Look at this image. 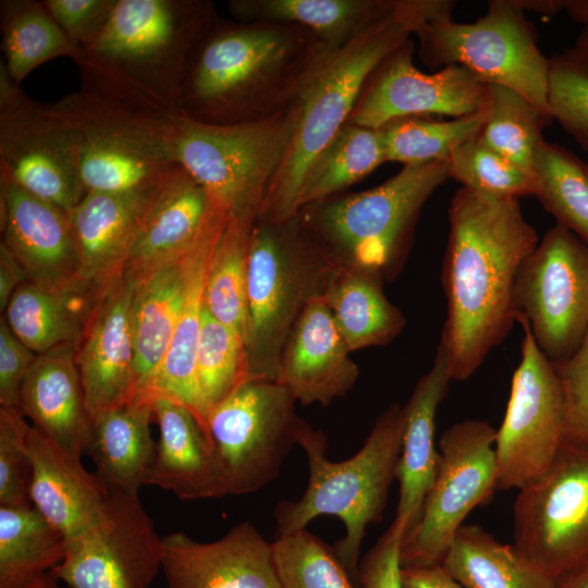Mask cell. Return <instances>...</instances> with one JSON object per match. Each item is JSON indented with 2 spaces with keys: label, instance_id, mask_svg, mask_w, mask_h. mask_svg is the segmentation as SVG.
I'll use <instances>...</instances> for the list:
<instances>
[{
  "label": "cell",
  "instance_id": "46",
  "mask_svg": "<svg viewBox=\"0 0 588 588\" xmlns=\"http://www.w3.org/2000/svg\"><path fill=\"white\" fill-rule=\"evenodd\" d=\"M548 109L588 151V49L574 47L549 58Z\"/></svg>",
  "mask_w": 588,
  "mask_h": 588
},
{
  "label": "cell",
  "instance_id": "45",
  "mask_svg": "<svg viewBox=\"0 0 588 588\" xmlns=\"http://www.w3.org/2000/svg\"><path fill=\"white\" fill-rule=\"evenodd\" d=\"M272 556L281 588H363L334 549L306 529L277 537Z\"/></svg>",
  "mask_w": 588,
  "mask_h": 588
},
{
  "label": "cell",
  "instance_id": "8",
  "mask_svg": "<svg viewBox=\"0 0 588 588\" xmlns=\"http://www.w3.org/2000/svg\"><path fill=\"white\" fill-rule=\"evenodd\" d=\"M296 118L295 101L270 118L233 125L176 117L172 124L174 162L205 188L221 211L255 221Z\"/></svg>",
  "mask_w": 588,
  "mask_h": 588
},
{
  "label": "cell",
  "instance_id": "25",
  "mask_svg": "<svg viewBox=\"0 0 588 588\" xmlns=\"http://www.w3.org/2000/svg\"><path fill=\"white\" fill-rule=\"evenodd\" d=\"M32 460V506L65 539H76L102 517L110 492L96 473L45 438L32 425L27 434Z\"/></svg>",
  "mask_w": 588,
  "mask_h": 588
},
{
  "label": "cell",
  "instance_id": "22",
  "mask_svg": "<svg viewBox=\"0 0 588 588\" xmlns=\"http://www.w3.org/2000/svg\"><path fill=\"white\" fill-rule=\"evenodd\" d=\"M323 296L298 318L283 348L280 380L302 405H328L346 395L359 375Z\"/></svg>",
  "mask_w": 588,
  "mask_h": 588
},
{
  "label": "cell",
  "instance_id": "40",
  "mask_svg": "<svg viewBox=\"0 0 588 588\" xmlns=\"http://www.w3.org/2000/svg\"><path fill=\"white\" fill-rule=\"evenodd\" d=\"M552 121L549 113L519 93L490 85L487 118L478 137L511 162L534 172L546 142L542 132Z\"/></svg>",
  "mask_w": 588,
  "mask_h": 588
},
{
  "label": "cell",
  "instance_id": "55",
  "mask_svg": "<svg viewBox=\"0 0 588 588\" xmlns=\"http://www.w3.org/2000/svg\"><path fill=\"white\" fill-rule=\"evenodd\" d=\"M558 588H588V565L559 579Z\"/></svg>",
  "mask_w": 588,
  "mask_h": 588
},
{
  "label": "cell",
  "instance_id": "33",
  "mask_svg": "<svg viewBox=\"0 0 588 588\" xmlns=\"http://www.w3.org/2000/svg\"><path fill=\"white\" fill-rule=\"evenodd\" d=\"M103 289L54 291L26 281L13 293L3 317L12 332L38 355L78 341Z\"/></svg>",
  "mask_w": 588,
  "mask_h": 588
},
{
  "label": "cell",
  "instance_id": "48",
  "mask_svg": "<svg viewBox=\"0 0 588 588\" xmlns=\"http://www.w3.org/2000/svg\"><path fill=\"white\" fill-rule=\"evenodd\" d=\"M553 364L564 399V443L588 445V332L569 357Z\"/></svg>",
  "mask_w": 588,
  "mask_h": 588
},
{
  "label": "cell",
  "instance_id": "47",
  "mask_svg": "<svg viewBox=\"0 0 588 588\" xmlns=\"http://www.w3.org/2000/svg\"><path fill=\"white\" fill-rule=\"evenodd\" d=\"M29 426L19 408L0 406V506H30Z\"/></svg>",
  "mask_w": 588,
  "mask_h": 588
},
{
  "label": "cell",
  "instance_id": "39",
  "mask_svg": "<svg viewBox=\"0 0 588 588\" xmlns=\"http://www.w3.org/2000/svg\"><path fill=\"white\" fill-rule=\"evenodd\" d=\"M255 221L226 215L210 258L204 291V306L208 313L244 340L248 249Z\"/></svg>",
  "mask_w": 588,
  "mask_h": 588
},
{
  "label": "cell",
  "instance_id": "15",
  "mask_svg": "<svg viewBox=\"0 0 588 588\" xmlns=\"http://www.w3.org/2000/svg\"><path fill=\"white\" fill-rule=\"evenodd\" d=\"M520 360L506 412L497 430V490L520 489L543 474L564 444L565 408L553 362L537 346L525 321Z\"/></svg>",
  "mask_w": 588,
  "mask_h": 588
},
{
  "label": "cell",
  "instance_id": "20",
  "mask_svg": "<svg viewBox=\"0 0 588 588\" xmlns=\"http://www.w3.org/2000/svg\"><path fill=\"white\" fill-rule=\"evenodd\" d=\"M0 229L1 242L19 260L28 281L54 291L93 286L81 278L69 213L28 193L2 173Z\"/></svg>",
  "mask_w": 588,
  "mask_h": 588
},
{
  "label": "cell",
  "instance_id": "5",
  "mask_svg": "<svg viewBox=\"0 0 588 588\" xmlns=\"http://www.w3.org/2000/svg\"><path fill=\"white\" fill-rule=\"evenodd\" d=\"M402 431L403 407L393 403L379 415L355 455L332 462L327 458L324 433L304 421L298 445L307 456L308 483L298 500L275 505L277 537L304 530L319 516L340 518L345 535L333 549L352 577L359 581L360 547L367 527L382 518L389 489L396 478Z\"/></svg>",
  "mask_w": 588,
  "mask_h": 588
},
{
  "label": "cell",
  "instance_id": "36",
  "mask_svg": "<svg viewBox=\"0 0 588 588\" xmlns=\"http://www.w3.org/2000/svg\"><path fill=\"white\" fill-rule=\"evenodd\" d=\"M66 541L32 505L0 506V588H39Z\"/></svg>",
  "mask_w": 588,
  "mask_h": 588
},
{
  "label": "cell",
  "instance_id": "30",
  "mask_svg": "<svg viewBox=\"0 0 588 588\" xmlns=\"http://www.w3.org/2000/svg\"><path fill=\"white\" fill-rule=\"evenodd\" d=\"M152 401L134 396L91 421L86 454L109 492L138 493L146 485L156 449L150 433Z\"/></svg>",
  "mask_w": 588,
  "mask_h": 588
},
{
  "label": "cell",
  "instance_id": "56",
  "mask_svg": "<svg viewBox=\"0 0 588 588\" xmlns=\"http://www.w3.org/2000/svg\"><path fill=\"white\" fill-rule=\"evenodd\" d=\"M566 12L575 22L588 25V0H568Z\"/></svg>",
  "mask_w": 588,
  "mask_h": 588
},
{
  "label": "cell",
  "instance_id": "35",
  "mask_svg": "<svg viewBox=\"0 0 588 588\" xmlns=\"http://www.w3.org/2000/svg\"><path fill=\"white\" fill-rule=\"evenodd\" d=\"M441 566L466 588H558L559 580L529 562L514 544L478 525H463Z\"/></svg>",
  "mask_w": 588,
  "mask_h": 588
},
{
  "label": "cell",
  "instance_id": "49",
  "mask_svg": "<svg viewBox=\"0 0 588 588\" xmlns=\"http://www.w3.org/2000/svg\"><path fill=\"white\" fill-rule=\"evenodd\" d=\"M66 37L79 49L103 28L117 0H42Z\"/></svg>",
  "mask_w": 588,
  "mask_h": 588
},
{
  "label": "cell",
  "instance_id": "24",
  "mask_svg": "<svg viewBox=\"0 0 588 588\" xmlns=\"http://www.w3.org/2000/svg\"><path fill=\"white\" fill-rule=\"evenodd\" d=\"M161 180L125 192H87L69 213L83 281L103 289L124 271Z\"/></svg>",
  "mask_w": 588,
  "mask_h": 588
},
{
  "label": "cell",
  "instance_id": "6",
  "mask_svg": "<svg viewBox=\"0 0 588 588\" xmlns=\"http://www.w3.org/2000/svg\"><path fill=\"white\" fill-rule=\"evenodd\" d=\"M340 266L298 213L284 221L256 219L247 264L249 380H280L292 330L308 304L326 294Z\"/></svg>",
  "mask_w": 588,
  "mask_h": 588
},
{
  "label": "cell",
  "instance_id": "26",
  "mask_svg": "<svg viewBox=\"0 0 588 588\" xmlns=\"http://www.w3.org/2000/svg\"><path fill=\"white\" fill-rule=\"evenodd\" d=\"M75 353L76 343H68L38 354L22 383L19 409L45 438L81 458L93 424Z\"/></svg>",
  "mask_w": 588,
  "mask_h": 588
},
{
  "label": "cell",
  "instance_id": "10",
  "mask_svg": "<svg viewBox=\"0 0 588 588\" xmlns=\"http://www.w3.org/2000/svg\"><path fill=\"white\" fill-rule=\"evenodd\" d=\"M524 12L515 0H491L470 23L455 22L452 13L434 16L415 33L418 57L434 71L461 65L482 83L511 88L550 114L549 58Z\"/></svg>",
  "mask_w": 588,
  "mask_h": 588
},
{
  "label": "cell",
  "instance_id": "54",
  "mask_svg": "<svg viewBox=\"0 0 588 588\" xmlns=\"http://www.w3.org/2000/svg\"><path fill=\"white\" fill-rule=\"evenodd\" d=\"M523 11H534L546 15H554L566 11L568 0H515Z\"/></svg>",
  "mask_w": 588,
  "mask_h": 588
},
{
  "label": "cell",
  "instance_id": "13",
  "mask_svg": "<svg viewBox=\"0 0 588 588\" xmlns=\"http://www.w3.org/2000/svg\"><path fill=\"white\" fill-rule=\"evenodd\" d=\"M495 434L480 419L442 432L439 470L417 524L402 542V567L441 565L464 519L497 490Z\"/></svg>",
  "mask_w": 588,
  "mask_h": 588
},
{
  "label": "cell",
  "instance_id": "42",
  "mask_svg": "<svg viewBox=\"0 0 588 588\" xmlns=\"http://www.w3.org/2000/svg\"><path fill=\"white\" fill-rule=\"evenodd\" d=\"M535 197L588 245V163L566 147L544 142L536 159Z\"/></svg>",
  "mask_w": 588,
  "mask_h": 588
},
{
  "label": "cell",
  "instance_id": "21",
  "mask_svg": "<svg viewBox=\"0 0 588 588\" xmlns=\"http://www.w3.org/2000/svg\"><path fill=\"white\" fill-rule=\"evenodd\" d=\"M161 569L168 588H281L267 541L249 522L212 542L182 531L161 538Z\"/></svg>",
  "mask_w": 588,
  "mask_h": 588
},
{
  "label": "cell",
  "instance_id": "41",
  "mask_svg": "<svg viewBox=\"0 0 588 588\" xmlns=\"http://www.w3.org/2000/svg\"><path fill=\"white\" fill-rule=\"evenodd\" d=\"M486 118L487 108L450 120L432 115L393 119L379 127L385 160L403 166L448 161L455 147L480 133Z\"/></svg>",
  "mask_w": 588,
  "mask_h": 588
},
{
  "label": "cell",
  "instance_id": "23",
  "mask_svg": "<svg viewBox=\"0 0 588 588\" xmlns=\"http://www.w3.org/2000/svg\"><path fill=\"white\" fill-rule=\"evenodd\" d=\"M218 209L205 188L181 166H174L155 193L123 272L137 282L184 256Z\"/></svg>",
  "mask_w": 588,
  "mask_h": 588
},
{
  "label": "cell",
  "instance_id": "3",
  "mask_svg": "<svg viewBox=\"0 0 588 588\" xmlns=\"http://www.w3.org/2000/svg\"><path fill=\"white\" fill-rule=\"evenodd\" d=\"M218 16L209 0H117L100 33L79 48L81 89L144 115H183L189 51Z\"/></svg>",
  "mask_w": 588,
  "mask_h": 588
},
{
  "label": "cell",
  "instance_id": "34",
  "mask_svg": "<svg viewBox=\"0 0 588 588\" xmlns=\"http://www.w3.org/2000/svg\"><path fill=\"white\" fill-rule=\"evenodd\" d=\"M376 271L340 266L323 295L351 352L382 346L396 338L406 319L384 294Z\"/></svg>",
  "mask_w": 588,
  "mask_h": 588
},
{
  "label": "cell",
  "instance_id": "19",
  "mask_svg": "<svg viewBox=\"0 0 588 588\" xmlns=\"http://www.w3.org/2000/svg\"><path fill=\"white\" fill-rule=\"evenodd\" d=\"M134 293V280L122 272L100 293L76 342L75 358L91 421L135 393Z\"/></svg>",
  "mask_w": 588,
  "mask_h": 588
},
{
  "label": "cell",
  "instance_id": "18",
  "mask_svg": "<svg viewBox=\"0 0 588 588\" xmlns=\"http://www.w3.org/2000/svg\"><path fill=\"white\" fill-rule=\"evenodd\" d=\"M415 45L408 39L369 75L347 120L379 128L408 115L460 118L488 107L490 85L461 65L425 73L413 62Z\"/></svg>",
  "mask_w": 588,
  "mask_h": 588
},
{
  "label": "cell",
  "instance_id": "29",
  "mask_svg": "<svg viewBox=\"0 0 588 588\" xmlns=\"http://www.w3.org/2000/svg\"><path fill=\"white\" fill-rule=\"evenodd\" d=\"M226 215L218 210L194 247L183 308L146 397L164 396L187 407L206 429L196 379V355L210 258Z\"/></svg>",
  "mask_w": 588,
  "mask_h": 588
},
{
  "label": "cell",
  "instance_id": "12",
  "mask_svg": "<svg viewBox=\"0 0 588 588\" xmlns=\"http://www.w3.org/2000/svg\"><path fill=\"white\" fill-rule=\"evenodd\" d=\"M513 512L514 546L537 568L559 580L588 565V445L564 443Z\"/></svg>",
  "mask_w": 588,
  "mask_h": 588
},
{
  "label": "cell",
  "instance_id": "44",
  "mask_svg": "<svg viewBox=\"0 0 588 588\" xmlns=\"http://www.w3.org/2000/svg\"><path fill=\"white\" fill-rule=\"evenodd\" d=\"M478 135L452 150L446 161L450 179L486 198L518 199L535 196V172L511 162L485 145Z\"/></svg>",
  "mask_w": 588,
  "mask_h": 588
},
{
  "label": "cell",
  "instance_id": "14",
  "mask_svg": "<svg viewBox=\"0 0 588 588\" xmlns=\"http://www.w3.org/2000/svg\"><path fill=\"white\" fill-rule=\"evenodd\" d=\"M515 306L551 362L569 357L588 332V245L559 223L547 230L520 269Z\"/></svg>",
  "mask_w": 588,
  "mask_h": 588
},
{
  "label": "cell",
  "instance_id": "58",
  "mask_svg": "<svg viewBox=\"0 0 588 588\" xmlns=\"http://www.w3.org/2000/svg\"><path fill=\"white\" fill-rule=\"evenodd\" d=\"M59 581L49 575L39 588H60Z\"/></svg>",
  "mask_w": 588,
  "mask_h": 588
},
{
  "label": "cell",
  "instance_id": "51",
  "mask_svg": "<svg viewBox=\"0 0 588 588\" xmlns=\"http://www.w3.org/2000/svg\"><path fill=\"white\" fill-rule=\"evenodd\" d=\"M37 354L27 347L0 319V406L19 408L22 383Z\"/></svg>",
  "mask_w": 588,
  "mask_h": 588
},
{
  "label": "cell",
  "instance_id": "53",
  "mask_svg": "<svg viewBox=\"0 0 588 588\" xmlns=\"http://www.w3.org/2000/svg\"><path fill=\"white\" fill-rule=\"evenodd\" d=\"M28 281L24 269L19 260L5 246L0 243V310L3 314L5 307L16 289Z\"/></svg>",
  "mask_w": 588,
  "mask_h": 588
},
{
  "label": "cell",
  "instance_id": "31",
  "mask_svg": "<svg viewBox=\"0 0 588 588\" xmlns=\"http://www.w3.org/2000/svg\"><path fill=\"white\" fill-rule=\"evenodd\" d=\"M194 247L135 282L132 306L134 396H146L166 355L185 301Z\"/></svg>",
  "mask_w": 588,
  "mask_h": 588
},
{
  "label": "cell",
  "instance_id": "16",
  "mask_svg": "<svg viewBox=\"0 0 588 588\" xmlns=\"http://www.w3.org/2000/svg\"><path fill=\"white\" fill-rule=\"evenodd\" d=\"M0 173L66 213L86 194L62 119L27 97L1 63Z\"/></svg>",
  "mask_w": 588,
  "mask_h": 588
},
{
  "label": "cell",
  "instance_id": "50",
  "mask_svg": "<svg viewBox=\"0 0 588 588\" xmlns=\"http://www.w3.org/2000/svg\"><path fill=\"white\" fill-rule=\"evenodd\" d=\"M405 535V526L393 520L359 561V583L363 588H403L400 555Z\"/></svg>",
  "mask_w": 588,
  "mask_h": 588
},
{
  "label": "cell",
  "instance_id": "4",
  "mask_svg": "<svg viewBox=\"0 0 588 588\" xmlns=\"http://www.w3.org/2000/svg\"><path fill=\"white\" fill-rule=\"evenodd\" d=\"M454 7L451 0H397L385 16L326 53L295 100L294 132L257 219L284 221L297 215L306 168L347 122L369 75L425 22Z\"/></svg>",
  "mask_w": 588,
  "mask_h": 588
},
{
  "label": "cell",
  "instance_id": "57",
  "mask_svg": "<svg viewBox=\"0 0 588 588\" xmlns=\"http://www.w3.org/2000/svg\"><path fill=\"white\" fill-rule=\"evenodd\" d=\"M575 46L588 49V25H585L580 34L577 36Z\"/></svg>",
  "mask_w": 588,
  "mask_h": 588
},
{
  "label": "cell",
  "instance_id": "1",
  "mask_svg": "<svg viewBox=\"0 0 588 588\" xmlns=\"http://www.w3.org/2000/svg\"><path fill=\"white\" fill-rule=\"evenodd\" d=\"M442 264L448 314L440 344L452 380L468 379L517 322L520 269L539 240L519 200L491 199L461 187L449 206Z\"/></svg>",
  "mask_w": 588,
  "mask_h": 588
},
{
  "label": "cell",
  "instance_id": "38",
  "mask_svg": "<svg viewBox=\"0 0 588 588\" xmlns=\"http://www.w3.org/2000/svg\"><path fill=\"white\" fill-rule=\"evenodd\" d=\"M0 32L1 64L16 85L50 60L66 57L75 62L79 56L42 1L1 0Z\"/></svg>",
  "mask_w": 588,
  "mask_h": 588
},
{
  "label": "cell",
  "instance_id": "17",
  "mask_svg": "<svg viewBox=\"0 0 588 588\" xmlns=\"http://www.w3.org/2000/svg\"><path fill=\"white\" fill-rule=\"evenodd\" d=\"M161 538L138 493L110 492L99 522L66 542L50 575L70 588H149L161 568Z\"/></svg>",
  "mask_w": 588,
  "mask_h": 588
},
{
  "label": "cell",
  "instance_id": "43",
  "mask_svg": "<svg viewBox=\"0 0 588 588\" xmlns=\"http://www.w3.org/2000/svg\"><path fill=\"white\" fill-rule=\"evenodd\" d=\"M196 379L206 421L212 407L249 380L244 338L213 318L205 306L196 355Z\"/></svg>",
  "mask_w": 588,
  "mask_h": 588
},
{
  "label": "cell",
  "instance_id": "28",
  "mask_svg": "<svg viewBox=\"0 0 588 588\" xmlns=\"http://www.w3.org/2000/svg\"><path fill=\"white\" fill-rule=\"evenodd\" d=\"M152 407L158 441L146 485L171 491L181 500L228 495L207 431L197 417L164 396H155Z\"/></svg>",
  "mask_w": 588,
  "mask_h": 588
},
{
  "label": "cell",
  "instance_id": "7",
  "mask_svg": "<svg viewBox=\"0 0 588 588\" xmlns=\"http://www.w3.org/2000/svg\"><path fill=\"white\" fill-rule=\"evenodd\" d=\"M450 179L446 161L403 166L370 189L304 206L298 216L341 266L397 274L424 205Z\"/></svg>",
  "mask_w": 588,
  "mask_h": 588
},
{
  "label": "cell",
  "instance_id": "11",
  "mask_svg": "<svg viewBox=\"0 0 588 588\" xmlns=\"http://www.w3.org/2000/svg\"><path fill=\"white\" fill-rule=\"evenodd\" d=\"M279 381L248 380L212 407L206 431L226 494L254 493L272 482L304 422Z\"/></svg>",
  "mask_w": 588,
  "mask_h": 588
},
{
  "label": "cell",
  "instance_id": "37",
  "mask_svg": "<svg viewBox=\"0 0 588 588\" xmlns=\"http://www.w3.org/2000/svg\"><path fill=\"white\" fill-rule=\"evenodd\" d=\"M387 162L379 128L346 122L306 168L298 210L341 194Z\"/></svg>",
  "mask_w": 588,
  "mask_h": 588
},
{
  "label": "cell",
  "instance_id": "32",
  "mask_svg": "<svg viewBox=\"0 0 588 588\" xmlns=\"http://www.w3.org/2000/svg\"><path fill=\"white\" fill-rule=\"evenodd\" d=\"M397 0H230L231 15L241 22L299 25L328 49L335 50L390 13Z\"/></svg>",
  "mask_w": 588,
  "mask_h": 588
},
{
  "label": "cell",
  "instance_id": "2",
  "mask_svg": "<svg viewBox=\"0 0 588 588\" xmlns=\"http://www.w3.org/2000/svg\"><path fill=\"white\" fill-rule=\"evenodd\" d=\"M328 51L299 25L217 16L189 51L182 114L213 125L270 118L296 100Z\"/></svg>",
  "mask_w": 588,
  "mask_h": 588
},
{
  "label": "cell",
  "instance_id": "9",
  "mask_svg": "<svg viewBox=\"0 0 588 588\" xmlns=\"http://www.w3.org/2000/svg\"><path fill=\"white\" fill-rule=\"evenodd\" d=\"M51 106L69 132L86 193L136 189L159 182L176 166V117L154 119L82 89Z\"/></svg>",
  "mask_w": 588,
  "mask_h": 588
},
{
  "label": "cell",
  "instance_id": "52",
  "mask_svg": "<svg viewBox=\"0 0 588 588\" xmlns=\"http://www.w3.org/2000/svg\"><path fill=\"white\" fill-rule=\"evenodd\" d=\"M403 588H466L441 565L402 567Z\"/></svg>",
  "mask_w": 588,
  "mask_h": 588
},
{
  "label": "cell",
  "instance_id": "27",
  "mask_svg": "<svg viewBox=\"0 0 588 588\" xmlns=\"http://www.w3.org/2000/svg\"><path fill=\"white\" fill-rule=\"evenodd\" d=\"M451 380L446 353L439 344L430 369L418 379L403 407L402 448L396 468L400 491L394 520L405 526L406 535L417 524L439 470L436 415Z\"/></svg>",
  "mask_w": 588,
  "mask_h": 588
}]
</instances>
